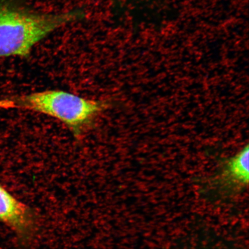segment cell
Here are the masks:
<instances>
[{
    "mask_svg": "<svg viewBox=\"0 0 249 249\" xmlns=\"http://www.w3.org/2000/svg\"><path fill=\"white\" fill-rule=\"evenodd\" d=\"M107 107L104 102L83 98L61 90H48L0 100V108L22 109L55 118L77 137Z\"/></svg>",
    "mask_w": 249,
    "mask_h": 249,
    "instance_id": "obj_2",
    "label": "cell"
},
{
    "mask_svg": "<svg viewBox=\"0 0 249 249\" xmlns=\"http://www.w3.org/2000/svg\"><path fill=\"white\" fill-rule=\"evenodd\" d=\"M226 183L244 188L249 180V147L247 144L233 157L226 161L222 173Z\"/></svg>",
    "mask_w": 249,
    "mask_h": 249,
    "instance_id": "obj_4",
    "label": "cell"
},
{
    "mask_svg": "<svg viewBox=\"0 0 249 249\" xmlns=\"http://www.w3.org/2000/svg\"><path fill=\"white\" fill-rule=\"evenodd\" d=\"M0 223L22 238L29 237L35 227L32 211L0 184Z\"/></svg>",
    "mask_w": 249,
    "mask_h": 249,
    "instance_id": "obj_3",
    "label": "cell"
},
{
    "mask_svg": "<svg viewBox=\"0 0 249 249\" xmlns=\"http://www.w3.org/2000/svg\"><path fill=\"white\" fill-rule=\"evenodd\" d=\"M85 17L81 10L39 14L9 2H0V58L27 57L33 47L47 36Z\"/></svg>",
    "mask_w": 249,
    "mask_h": 249,
    "instance_id": "obj_1",
    "label": "cell"
}]
</instances>
